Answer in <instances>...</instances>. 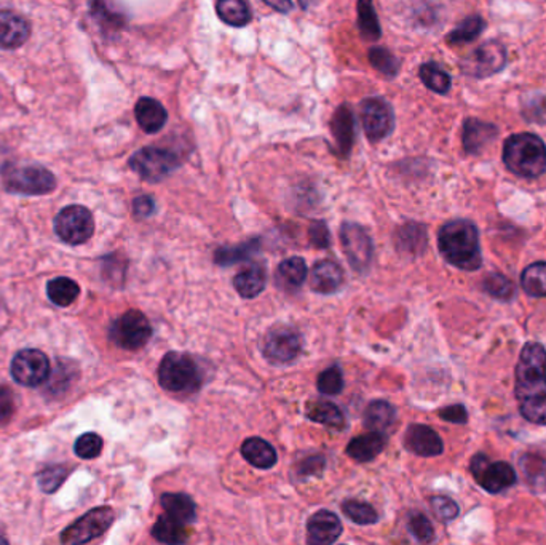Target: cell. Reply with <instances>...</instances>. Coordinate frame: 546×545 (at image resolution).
Instances as JSON below:
<instances>
[{
  "label": "cell",
  "instance_id": "1",
  "mask_svg": "<svg viewBox=\"0 0 546 545\" xmlns=\"http://www.w3.org/2000/svg\"><path fill=\"white\" fill-rule=\"evenodd\" d=\"M516 400L526 421L546 426V349L540 343H527L516 366Z\"/></svg>",
  "mask_w": 546,
  "mask_h": 545
},
{
  "label": "cell",
  "instance_id": "2",
  "mask_svg": "<svg viewBox=\"0 0 546 545\" xmlns=\"http://www.w3.org/2000/svg\"><path fill=\"white\" fill-rule=\"evenodd\" d=\"M438 247L444 260L462 271H478L482 264L479 234L469 220L446 222L438 234Z\"/></svg>",
  "mask_w": 546,
  "mask_h": 545
},
{
  "label": "cell",
  "instance_id": "3",
  "mask_svg": "<svg viewBox=\"0 0 546 545\" xmlns=\"http://www.w3.org/2000/svg\"><path fill=\"white\" fill-rule=\"evenodd\" d=\"M503 162L522 178H539L546 171V146L537 135L520 133L507 139Z\"/></svg>",
  "mask_w": 546,
  "mask_h": 545
},
{
  "label": "cell",
  "instance_id": "4",
  "mask_svg": "<svg viewBox=\"0 0 546 545\" xmlns=\"http://www.w3.org/2000/svg\"><path fill=\"white\" fill-rule=\"evenodd\" d=\"M159 383L170 392H193L201 383L199 365L187 354L168 352L159 366Z\"/></svg>",
  "mask_w": 546,
  "mask_h": 545
},
{
  "label": "cell",
  "instance_id": "5",
  "mask_svg": "<svg viewBox=\"0 0 546 545\" xmlns=\"http://www.w3.org/2000/svg\"><path fill=\"white\" fill-rule=\"evenodd\" d=\"M8 192L23 195L50 194L57 188L52 171L40 165H8L2 171Z\"/></svg>",
  "mask_w": 546,
  "mask_h": 545
},
{
  "label": "cell",
  "instance_id": "6",
  "mask_svg": "<svg viewBox=\"0 0 546 545\" xmlns=\"http://www.w3.org/2000/svg\"><path fill=\"white\" fill-rule=\"evenodd\" d=\"M469 472L488 493L499 494L513 487L518 475L508 462L490 461L486 455H476L469 462Z\"/></svg>",
  "mask_w": 546,
  "mask_h": 545
},
{
  "label": "cell",
  "instance_id": "7",
  "mask_svg": "<svg viewBox=\"0 0 546 545\" xmlns=\"http://www.w3.org/2000/svg\"><path fill=\"white\" fill-rule=\"evenodd\" d=\"M129 167L144 181H163L180 167V159L171 150L161 148H142L129 159Z\"/></svg>",
  "mask_w": 546,
  "mask_h": 545
},
{
  "label": "cell",
  "instance_id": "8",
  "mask_svg": "<svg viewBox=\"0 0 546 545\" xmlns=\"http://www.w3.org/2000/svg\"><path fill=\"white\" fill-rule=\"evenodd\" d=\"M152 336L148 317L139 311L125 312L110 326V339L125 351H139Z\"/></svg>",
  "mask_w": 546,
  "mask_h": 545
},
{
  "label": "cell",
  "instance_id": "9",
  "mask_svg": "<svg viewBox=\"0 0 546 545\" xmlns=\"http://www.w3.org/2000/svg\"><path fill=\"white\" fill-rule=\"evenodd\" d=\"M55 232L67 245H82L95 232V220L88 208L71 205L59 211L55 220Z\"/></svg>",
  "mask_w": 546,
  "mask_h": 545
},
{
  "label": "cell",
  "instance_id": "10",
  "mask_svg": "<svg viewBox=\"0 0 546 545\" xmlns=\"http://www.w3.org/2000/svg\"><path fill=\"white\" fill-rule=\"evenodd\" d=\"M114 519L116 513L110 507L93 509L69 528H66L65 532L61 534V542L67 545L87 544L108 531L114 523Z\"/></svg>",
  "mask_w": 546,
  "mask_h": 545
},
{
  "label": "cell",
  "instance_id": "11",
  "mask_svg": "<svg viewBox=\"0 0 546 545\" xmlns=\"http://www.w3.org/2000/svg\"><path fill=\"white\" fill-rule=\"evenodd\" d=\"M303 347L301 334L290 326L272 328L263 341V357L272 365H286L299 355Z\"/></svg>",
  "mask_w": 546,
  "mask_h": 545
},
{
  "label": "cell",
  "instance_id": "12",
  "mask_svg": "<svg viewBox=\"0 0 546 545\" xmlns=\"http://www.w3.org/2000/svg\"><path fill=\"white\" fill-rule=\"evenodd\" d=\"M507 65V50L497 40H489L478 46L462 61V69L467 76L486 78L494 76Z\"/></svg>",
  "mask_w": 546,
  "mask_h": 545
},
{
  "label": "cell",
  "instance_id": "13",
  "mask_svg": "<svg viewBox=\"0 0 546 545\" xmlns=\"http://www.w3.org/2000/svg\"><path fill=\"white\" fill-rule=\"evenodd\" d=\"M361 122L371 141H382L392 133L395 127L392 106L382 98H367L361 104Z\"/></svg>",
  "mask_w": 546,
  "mask_h": 545
},
{
  "label": "cell",
  "instance_id": "14",
  "mask_svg": "<svg viewBox=\"0 0 546 545\" xmlns=\"http://www.w3.org/2000/svg\"><path fill=\"white\" fill-rule=\"evenodd\" d=\"M10 371L16 383L26 387H37L50 376V360L44 352L26 349L15 355Z\"/></svg>",
  "mask_w": 546,
  "mask_h": 545
},
{
  "label": "cell",
  "instance_id": "15",
  "mask_svg": "<svg viewBox=\"0 0 546 545\" xmlns=\"http://www.w3.org/2000/svg\"><path fill=\"white\" fill-rule=\"evenodd\" d=\"M342 248L356 271H366L373 261V241L360 224L345 222L341 229Z\"/></svg>",
  "mask_w": 546,
  "mask_h": 545
},
{
  "label": "cell",
  "instance_id": "16",
  "mask_svg": "<svg viewBox=\"0 0 546 545\" xmlns=\"http://www.w3.org/2000/svg\"><path fill=\"white\" fill-rule=\"evenodd\" d=\"M405 445L411 453L424 458L439 456L444 451L441 437L433 428L424 424L409 426L406 432Z\"/></svg>",
  "mask_w": 546,
  "mask_h": 545
},
{
  "label": "cell",
  "instance_id": "17",
  "mask_svg": "<svg viewBox=\"0 0 546 545\" xmlns=\"http://www.w3.org/2000/svg\"><path fill=\"white\" fill-rule=\"evenodd\" d=\"M307 532H309V542L312 544H335V540L341 538V519L329 510H318L310 517Z\"/></svg>",
  "mask_w": 546,
  "mask_h": 545
},
{
  "label": "cell",
  "instance_id": "18",
  "mask_svg": "<svg viewBox=\"0 0 546 545\" xmlns=\"http://www.w3.org/2000/svg\"><path fill=\"white\" fill-rule=\"evenodd\" d=\"M31 36L29 21L10 10L0 12V46L14 50L23 46Z\"/></svg>",
  "mask_w": 546,
  "mask_h": 545
},
{
  "label": "cell",
  "instance_id": "19",
  "mask_svg": "<svg viewBox=\"0 0 546 545\" xmlns=\"http://www.w3.org/2000/svg\"><path fill=\"white\" fill-rule=\"evenodd\" d=\"M136 120L146 133L160 131L168 122V112L163 104L154 98H141L135 108Z\"/></svg>",
  "mask_w": 546,
  "mask_h": 545
},
{
  "label": "cell",
  "instance_id": "20",
  "mask_svg": "<svg viewBox=\"0 0 546 545\" xmlns=\"http://www.w3.org/2000/svg\"><path fill=\"white\" fill-rule=\"evenodd\" d=\"M497 137L494 125L478 118H469L463 127V148L469 154H479Z\"/></svg>",
  "mask_w": 546,
  "mask_h": 545
},
{
  "label": "cell",
  "instance_id": "21",
  "mask_svg": "<svg viewBox=\"0 0 546 545\" xmlns=\"http://www.w3.org/2000/svg\"><path fill=\"white\" fill-rule=\"evenodd\" d=\"M386 437L377 430L360 435L348 443L347 455L356 462H369L376 459L384 451Z\"/></svg>",
  "mask_w": 546,
  "mask_h": 545
},
{
  "label": "cell",
  "instance_id": "22",
  "mask_svg": "<svg viewBox=\"0 0 546 545\" xmlns=\"http://www.w3.org/2000/svg\"><path fill=\"white\" fill-rule=\"evenodd\" d=\"M331 129H333V135L337 143V152L342 157L347 156L348 152L352 150L355 139L354 112L347 104H344L335 111L333 122H331Z\"/></svg>",
  "mask_w": 546,
  "mask_h": 545
},
{
  "label": "cell",
  "instance_id": "23",
  "mask_svg": "<svg viewBox=\"0 0 546 545\" xmlns=\"http://www.w3.org/2000/svg\"><path fill=\"white\" fill-rule=\"evenodd\" d=\"M344 282V271L333 261H320L310 277V285L316 293L331 294L341 288Z\"/></svg>",
  "mask_w": 546,
  "mask_h": 545
},
{
  "label": "cell",
  "instance_id": "24",
  "mask_svg": "<svg viewBox=\"0 0 546 545\" xmlns=\"http://www.w3.org/2000/svg\"><path fill=\"white\" fill-rule=\"evenodd\" d=\"M242 455L257 468H272L277 464V451L263 438H248L242 447Z\"/></svg>",
  "mask_w": 546,
  "mask_h": 545
},
{
  "label": "cell",
  "instance_id": "25",
  "mask_svg": "<svg viewBox=\"0 0 546 545\" xmlns=\"http://www.w3.org/2000/svg\"><path fill=\"white\" fill-rule=\"evenodd\" d=\"M267 283V272L263 266L246 267L244 271L237 273V277L233 280V285L243 298H256L257 294H261Z\"/></svg>",
  "mask_w": 546,
  "mask_h": 545
},
{
  "label": "cell",
  "instance_id": "26",
  "mask_svg": "<svg viewBox=\"0 0 546 545\" xmlns=\"http://www.w3.org/2000/svg\"><path fill=\"white\" fill-rule=\"evenodd\" d=\"M161 506L165 512L178 519L180 523H192L197 512H195V502L187 494L167 493L161 496Z\"/></svg>",
  "mask_w": 546,
  "mask_h": 545
},
{
  "label": "cell",
  "instance_id": "27",
  "mask_svg": "<svg viewBox=\"0 0 546 545\" xmlns=\"http://www.w3.org/2000/svg\"><path fill=\"white\" fill-rule=\"evenodd\" d=\"M152 536L163 544H184L189 539V532L184 528V523L165 513L157 519L152 528Z\"/></svg>",
  "mask_w": 546,
  "mask_h": 545
},
{
  "label": "cell",
  "instance_id": "28",
  "mask_svg": "<svg viewBox=\"0 0 546 545\" xmlns=\"http://www.w3.org/2000/svg\"><path fill=\"white\" fill-rule=\"evenodd\" d=\"M216 12L229 26L243 27L251 21V10L244 0H218Z\"/></svg>",
  "mask_w": 546,
  "mask_h": 545
},
{
  "label": "cell",
  "instance_id": "29",
  "mask_svg": "<svg viewBox=\"0 0 546 545\" xmlns=\"http://www.w3.org/2000/svg\"><path fill=\"white\" fill-rule=\"evenodd\" d=\"M307 417L310 421L318 422L323 426L333 428H342L345 426V416L342 409L331 402H312L307 406Z\"/></svg>",
  "mask_w": 546,
  "mask_h": 545
},
{
  "label": "cell",
  "instance_id": "30",
  "mask_svg": "<svg viewBox=\"0 0 546 545\" xmlns=\"http://www.w3.org/2000/svg\"><path fill=\"white\" fill-rule=\"evenodd\" d=\"M277 275L280 285L288 290H296L299 286H303L304 282L307 279L305 261L297 256L284 260L278 267Z\"/></svg>",
  "mask_w": 546,
  "mask_h": 545
},
{
  "label": "cell",
  "instance_id": "31",
  "mask_svg": "<svg viewBox=\"0 0 546 545\" xmlns=\"http://www.w3.org/2000/svg\"><path fill=\"white\" fill-rule=\"evenodd\" d=\"M522 290L532 298H546V262H533L520 273Z\"/></svg>",
  "mask_w": 546,
  "mask_h": 545
},
{
  "label": "cell",
  "instance_id": "32",
  "mask_svg": "<svg viewBox=\"0 0 546 545\" xmlns=\"http://www.w3.org/2000/svg\"><path fill=\"white\" fill-rule=\"evenodd\" d=\"M46 294L52 301L53 304L58 307H67L72 303H76V299L80 294V288L74 280L67 277H58L48 282L46 285Z\"/></svg>",
  "mask_w": 546,
  "mask_h": 545
},
{
  "label": "cell",
  "instance_id": "33",
  "mask_svg": "<svg viewBox=\"0 0 546 545\" xmlns=\"http://www.w3.org/2000/svg\"><path fill=\"white\" fill-rule=\"evenodd\" d=\"M397 419V409L393 408L392 405L384 400L373 402L366 408L365 413V424L371 430H386L390 427L393 422Z\"/></svg>",
  "mask_w": 546,
  "mask_h": 545
},
{
  "label": "cell",
  "instance_id": "34",
  "mask_svg": "<svg viewBox=\"0 0 546 545\" xmlns=\"http://www.w3.org/2000/svg\"><path fill=\"white\" fill-rule=\"evenodd\" d=\"M358 29L363 39L369 42L379 40L382 31L374 10L373 0H358Z\"/></svg>",
  "mask_w": 546,
  "mask_h": 545
},
{
  "label": "cell",
  "instance_id": "35",
  "mask_svg": "<svg viewBox=\"0 0 546 545\" xmlns=\"http://www.w3.org/2000/svg\"><path fill=\"white\" fill-rule=\"evenodd\" d=\"M259 245H261L259 241L252 239V241L244 242L238 247L219 248L214 254V261L218 262L219 266H232L235 262L251 258L259 250Z\"/></svg>",
  "mask_w": 546,
  "mask_h": 545
},
{
  "label": "cell",
  "instance_id": "36",
  "mask_svg": "<svg viewBox=\"0 0 546 545\" xmlns=\"http://www.w3.org/2000/svg\"><path fill=\"white\" fill-rule=\"evenodd\" d=\"M484 20L481 16H469L467 20H463L458 26L448 36V42L450 46H463L469 44L473 40L478 39L481 36L484 29Z\"/></svg>",
  "mask_w": 546,
  "mask_h": 545
},
{
  "label": "cell",
  "instance_id": "37",
  "mask_svg": "<svg viewBox=\"0 0 546 545\" xmlns=\"http://www.w3.org/2000/svg\"><path fill=\"white\" fill-rule=\"evenodd\" d=\"M520 464L526 475L527 483L533 489H546V459L540 456L526 455L520 459Z\"/></svg>",
  "mask_w": 546,
  "mask_h": 545
},
{
  "label": "cell",
  "instance_id": "38",
  "mask_svg": "<svg viewBox=\"0 0 546 545\" xmlns=\"http://www.w3.org/2000/svg\"><path fill=\"white\" fill-rule=\"evenodd\" d=\"M418 76L422 78L425 87L430 88L431 91L441 93V95L449 91V74L435 63H427V65L422 66L420 71H418Z\"/></svg>",
  "mask_w": 546,
  "mask_h": 545
},
{
  "label": "cell",
  "instance_id": "39",
  "mask_svg": "<svg viewBox=\"0 0 546 545\" xmlns=\"http://www.w3.org/2000/svg\"><path fill=\"white\" fill-rule=\"evenodd\" d=\"M342 510L356 525H374L379 519V515L373 507L366 502H361V500H345Z\"/></svg>",
  "mask_w": 546,
  "mask_h": 545
},
{
  "label": "cell",
  "instance_id": "40",
  "mask_svg": "<svg viewBox=\"0 0 546 545\" xmlns=\"http://www.w3.org/2000/svg\"><path fill=\"white\" fill-rule=\"evenodd\" d=\"M482 286L492 298L501 299V301H510L516 293L513 282L507 279L503 273H490L488 279L484 280Z\"/></svg>",
  "mask_w": 546,
  "mask_h": 545
},
{
  "label": "cell",
  "instance_id": "41",
  "mask_svg": "<svg viewBox=\"0 0 546 545\" xmlns=\"http://www.w3.org/2000/svg\"><path fill=\"white\" fill-rule=\"evenodd\" d=\"M369 61H371L374 69L382 72L384 76L395 77L398 74L399 61L386 48H380V46L371 48L369 50Z\"/></svg>",
  "mask_w": 546,
  "mask_h": 545
},
{
  "label": "cell",
  "instance_id": "42",
  "mask_svg": "<svg viewBox=\"0 0 546 545\" xmlns=\"http://www.w3.org/2000/svg\"><path fill=\"white\" fill-rule=\"evenodd\" d=\"M318 390L326 396H337L344 389V376L339 366H331L318 377Z\"/></svg>",
  "mask_w": 546,
  "mask_h": 545
},
{
  "label": "cell",
  "instance_id": "43",
  "mask_svg": "<svg viewBox=\"0 0 546 545\" xmlns=\"http://www.w3.org/2000/svg\"><path fill=\"white\" fill-rule=\"evenodd\" d=\"M74 451L82 459H95L103 451V438L97 434H84L78 437Z\"/></svg>",
  "mask_w": 546,
  "mask_h": 545
},
{
  "label": "cell",
  "instance_id": "44",
  "mask_svg": "<svg viewBox=\"0 0 546 545\" xmlns=\"http://www.w3.org/2000/svg\"><path fill=\"white\" fill-rule=\"evenodd\" d=\"M69 474V468H63V466H55V468H48L46 470L40 472L39 485L46 493H55L63 483H65L66 477Z\"/></svg>",
  "mask_w": 546,
  "mask_h": 545
},
{
  "label": "cell",
  "instance_id": "45",
  "mask_svg": "<svg viewBox=\"0 0 546 545\" xmlns=\"http://www.w3.org/2000/svg\"><path fill=\"white\" fill-rule=\"evenodd\" d=\"M407 528L411 531L412 536L417 539L418 542H431L435 539V530L430 523V519H427L422 513H414Z\"/></svg>",
  "mask_w": 546,
  "mask_h": 545
},
{
  "label": "cell",
  "instance_id": "46",
  "mask_svg": "<svg viewBox=\"0 0 546 545\" xmlns=\"http://www.w3.org/2000/svg\"><path fill=\"white\" fill-rule=\"evenodd\" d=\"M91 14L99 21V25H109V26L118 27L123 25V16L110 10L109 5L104 0H95L91 5Z\"/></svg>",
  "mask_w": 546,
  "mask_h": 545
},
{
  "label": "cell",
  "instance_id": "47",
  "mask_svg": "<svg viewBox=\"0 0 546 545\" xmlns=\"http://www.w3.org/2000/svg\"><path fill=\"white\" fill-rule=\"evenodd\" d=\"M431 509L441 521H452L458 515V506L446 496H435L431 499Z\"/></svg>",
  "mask_w": 546,
  "mask_h": 545
},
{
  "label": "cell",
  "instance_id": "48",
  "mask_svg": "<svg viewBox=\"0 0 546 545\" xmlns=\"http://www.w3.org/2000/svg\"><path fill=\"white\" fill-rule=\"evenodd\" d=\"M15 415V396L12 390L0 387V424L10 421Z\"/></svg>",
  "mask_w": 546,
  "mask_h": 545
},
{
  "label": "cell",
  "instance_id": "49",
  "mask_svg": "<svg viewBox=\"0 0 546 545\" xmlns=\"http://www.w3.org/2000/svg\"><path fill=\"white\" fill-rule=\"evenodd\" d=\"M310 241L318 248H328L331 243L328 226L325 222H315L310 228Z\"/></svg>",
  "mask_w": 546,
  "mask_h": 545
},
{
  "label": "cell",
  "instance_id": "50",
  "mask_svg": "<svg viewBox=\"0 0 546 545\" xmlns=\"http://www.w3.org/2000/svg\"><path fill=\"white\" fill-rule=\"evenodd\" d=\"M439 416L444 421L454 422V424H465L469 421V413L463 405H450L448 408L441 409Z\"/></svg>",
  "mask_w": 546,
  "mask_h": 545
},
{
  "label": "cell",
  "instance_id": "51",
  "mask_svg": "<svg viewBox=\"0 0 546 545\" xmlns=\"http://www.w3.org/2000/svg\"><path fill=\"white\" fill-rule=\"evenodd\" d=\"M133 211H135L138 218H148L155 211V201L149 195L136 197L135 201H133Z\"/></svg>",
  "mask_w": 546,
  "mask_h": 545
},
{
  "label": "cell",
  "instance_id": "52",
  "mask_svg": "<svg viewBox=\"0 0 546 545\" xmlns=\"http://www.w3.org/2000/svg\"><path fill=\"white\" fill-rule=\"evenodd\" d=\"M263 2L278 14H290L291 10L294 8L291 0H263Z\"/></svg>",
  "mask_w": 546,
  "mask_h": 545
},
{
  "label": "cell",
  "instance_id": "53",
  "mask_svg": "<svg viewBox=\"0 0 546 545\" xmlns=\"http://www.w3.org/2000/svg\"><path fill=\"white\" fill-rule=\"evenodd\" d=\"M314 2H315V0H299V4H301V7H303L304 10H307Z\"/></svg>",
  "mask_w": 546,
  "mask_h": 545
}]
</instances>
